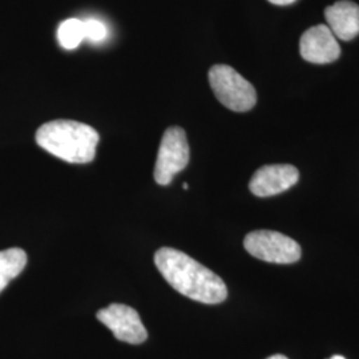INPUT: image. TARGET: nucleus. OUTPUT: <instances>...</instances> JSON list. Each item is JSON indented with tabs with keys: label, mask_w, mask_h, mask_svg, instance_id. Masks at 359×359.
<instances>
[{
	"label": "nucleus",
	"mask_w": 359,
	"mask_h": 359,
	"mask_svg": "<svg viewBox=\"0 0 359 359\" xmlns=\"http://www.w3.org/2000/svg\"><path fill=\"white\" fill-rule=\"evenodd\" d=\"M154 264L176 292L193 301L216 305L228 297V287L221 277L177 249H158L154 255Z\"/></svg>",
	"instance_id": "1"
},
{
	"label": "nucleus",
	"mask_w": 359,
	"mask_h": 359,
	"mask_svg": "<svg viewBox=\"0 0 359 359\" xmlns=\"http://www.w3.org/2000/svg\"><path fill=\"white\" fill-rule=\"evenodd\" d=\"M36 142L46 152L71 164H87L96 156L100 140L96 129L72 120H53L36 132Z\"/></svg>",
	"instance_id": "2"
},
{
	"label": "nucleus",
	"mask_w": 359,
	"mask_h": 359,
	"mask_svg": "<svg viewBox=\"0 0 359 359\" xmlns=\"http://www.w3.org/2000/svg\"><path fill=\"white\" fill-rule=\"evenodd\" d=\"M209 83L218 102L234 112H248L257 103L255 87L229 65H213Z\"/></svg>",
	"instance_id": "3"
},
{
	"label": "nucleus",
	"mask_w": 359,
	"mask_h": 359,
	"mask_svg": "<svg viewBox=\"0 0 359 359\" xmlns=\"http://www.w3.org/2000/svg\"><path fill=\"white\" fill-rule=\"evenodd\" d=\"M189 164V144L185 130L170 127L163 135L154 165V180L158 185H169L173 177Z\"/></svg>",
	"instance_id": "4"
},
{
	"label": "nucleus",
	"mask_w": 359,
	"mask_h": 359,
	"mask_svg": "<svg viewBox=\"0 0 359 359\" xmlns=\"http://www.w3.org/2000/svg\"><path fill=\"white\" fill-rule=\"evenodd\" d=\"M246 252L271 264H294L301 258V246L290 237L273 231L249 233L244 240Z\"/></svg>",
	"instance_id": "5"
},
{
	"label": "nucleus",
	"mask_w": 359,
	"mask_h": 359,
	"mask_svg": "<svg viewBox=\"0 0 359 359\" xmlns=\"http://www.w3.org/2000/svg\"><path fill=\"white\" fill-rule=\"evenodd\" d=\"M96 317L121 342L140 345L148 338V332L139 313L127 305L112 304L108 308L100 309Z\"/></svg>",
	"instance_id": "6"
},
{
	"label": "nucleus",
	"mask_w": 359,
	"mask_h": 359,
	"mask_svg": "<svg viewBox=\"0 0 359 359\" xmlns=\"http://www.w3.org/2000/svg\"><path fill=\"white\" fill-rule=\"evenodd\" d=\"M299 52L304 60L313 65H329L341 56L338 39L326 25L311 27L299 40Z\"/></svg>",
	"instance_id": "7"
},
{
	"label": "nucleus",
	"mask_w": 359,
	"mask_h": 359,
	"mask_svg": "<svg viewBox=\"0 0 359 359\" xmlns=\"http://www.w3.org/2000/svg\"><path fill=\"white\" fill-rule=\"evenodd\" d=\"M299 180L297 168L289 164H274L259 168L249 182V189L257 197H270L294 187Z\"/></svg>",
	"instance_id": "8"
},
{
	"label": "nucleus",
	"mask_w": 359,
	"mask_h": 359,
	"mask_svg": "<svg viewBox=\"0 0 359 359\" xmlns=\"http://www.w3.org/2000/svg\"><path fill=\"white\" fill-rule=\"evenodd\" d=\"M325 18L338 40L350 41L359 35V6L350 0H339L325 10Z\"/></svg>",
	"instance_id": "9"
},
{
	"label": "nucleus",
	"mask_w": 359,
	"mask_h": 359,
	"mask_svg": "<svg viewBox=\"0 0 359 359\" xmlns=\"http://www.w3.org/2000/svg\"><path fill=\"white\" fill-rule=\"evenodd\" d=\"M27 265L26 252L20 248H11L0 252V293L16 278Z\"/></svg>",
	"instance_id": "10"
},
{
	"label": "nucleus",
	"mask_w": 359,
	"mask_h": 359,
	"mask_svg": "<svg viewBox=\"0 0 359 359\" xmlns=\"http://www.w3.org/2000/svg\"><path fill=\"white\" fill-rule=\"evenodd\" d=\"M84 25L80 19H67L57 28V40L65 50H75L84 40Z\"/></svg>",
	"instance_id": "11"
},
{
	"label": "nucleus",
	"mask_w": 359,
	"mask_h": 359,
	"mask_svg": "<svg viewBox=\"0 0 359 359\" xmlns=\"http://www.w3.org/2000/svg\"><path fill=\"white\" fill-rule=\"evenodd\" d=\"M84 25V38L88 39L92 43H99L107 39L108 28L102 20L90 18L83 20Z\"/></svg>",
	"instance_id": "12"
},
{
	"label": "nucleus",
	"mask_w": 359,
	"mask_h": 359,
	"mask_svg": "<svg viewBox=\"0 0 359 359\" xmlns=\"http://www.w3.org/2000/svg\"><path fill=\"white\" fill-rule=\"evenodd\" d=\"M270 3L276 4V6H289L292 3H294L297 0H269Z\"/></svg>",
	"instance_id": "13"
},
{
	"label": "nucleus",
	"mask_w": 359,
	"mask_h": 359,
	"mask_svg": "<svg viewBox=\"0 0 359 359\" xmlns=\"http://www.w3.org/2000/svg\"><path fill=\"white\" fill-rule=\"evenodd\" d=\"M268 359H289L286 358L285 355H281V354H277V355H273V357H270V358Z\"/></svg>",
	"instance_id": "14"
},
{
	"label": "nucleus",
	"mask_w": 359,
	"mask_h": 359,
	"mask_svg": "<svg viewBox=\"0 0 359 359\" xmlns=\"http://www.w3.org/2000/svg\"><path fill=\"white\" fill-rule=\"evenodd\" d=\"M330 359H345V358H344V357H342V355H334L333 358H330Z\"/></svg>",
	"instance_id": "15"
},
{
	"label": "nucleus",
	"mask_w": 359,
	"mask_h": 359,
	"mask_svg": "<svg viewBox=\"0 0 359 359\" xmlns=\"http://www.w3.org/2000/svg\"><path fill=\"white\" fill-rule=\"evenodd\" d=\"M182 188H184V189H188V188H189V185H188V184H184V185H182Z\"/></svg>",
	"instance_id": "16"
}]
</instances>
